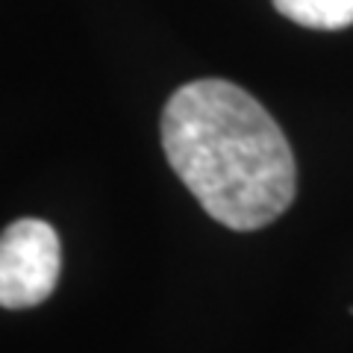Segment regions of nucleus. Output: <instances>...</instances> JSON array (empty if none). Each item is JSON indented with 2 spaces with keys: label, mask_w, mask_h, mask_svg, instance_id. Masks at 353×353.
<instances>
[{
  "label": "nucleus",
  "mask_w": 353,
  "mask_h": 353,
  "mask_svg": "<svg viewBox=\"0 0 353 353\" xmlns=\"http://www.w3.org/2000/svg\"><path fill=\"white\" fill-rule=\"evenodd\" d=\"M162 148L197 203L230 230H259L294 201L289 141L236 83L194 80L176 88L162 112Z\"/></svg>",
  "instance_id": "nucleus-1"
},
{
  "label": "nucleus",
  "mask_w": 353,
  "mask_h": 353,
  "mask_svg": "<svg viewBox=\"0 0 353 353\" xmlns=\"http://www.w3.org/2000/svg\"><path fill=\"white\" fill-rule=\"evenodd\" d=\"M62 248L48 221L21 218L0 233V306L30 309L59 283Z\"/></svg>",
  "instance_id": "nucleus-2"
},
{
  "label": "nucleus",
  "mask_w": 353,
  "mask_h": 353,
  "mask_svg": "<svg viewBox=\"0 0 353 353\" xmlns=\"http://www.w3.org/2000/svg\"><path fill=\"white\" fill-rule=\"evenodd\" d=\"M277 12L301 27L345 30L353 24V0H274Z\"/></svg>",
  "instance_id": "nucleus-3"
}]
</instances>
